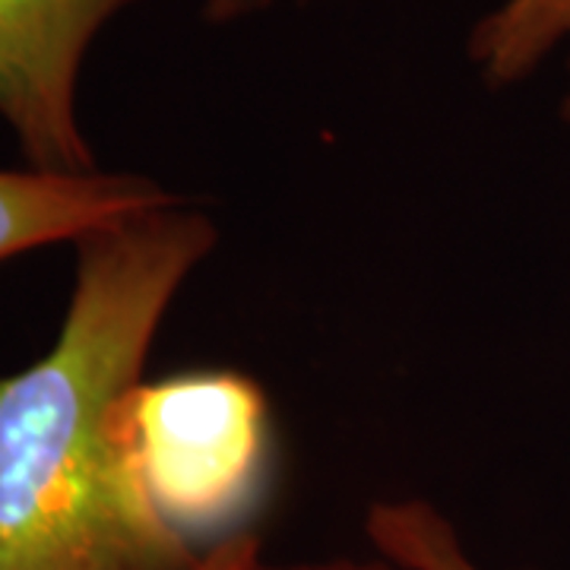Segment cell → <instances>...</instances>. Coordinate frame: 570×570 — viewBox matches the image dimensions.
Masks as SVG:
<instances>
[{
    "label": "cell",
    "mask_w": 570,
    "mask_h": 570,
    "mask_svg": "<svg viewBox=\"0 0 570 570\" xmlns=\"http://www.w3.org/2000/svg\"><path fill=\"white\" fill-rule=\"evenodd\" d=\"M213 238L178 200L77 242L55 346L0 377V570H187L200 558L142 489L118 409Z\"/></svg>",
    "instance_id": "6da1fadb"
},
{
    "label": "cell",
    "mask_w": 570,
    "mask_h": 570,
    "mask_svg": "<svg viewBox=\"0 0 570 570\" xmlns=\"http://www.w3.org/2000/svg\"><path fill=\"white\" fill-rule=\"evenodd\" d=\"M570 41V0H504L472 29L469 58L494 86L530 77L551 51ZM570 121V92L564 99Z\"/></svg>",
    "instance_id": "5b68a950"
},
{
    "label": "cell",
    "mask_w": 570,
    "mask_h": 570,
    "mask_svg": "<svg viewBox=\"0 0 570 570\" xmlns=\"http://www.w3.org/2000/svg\"><path fill=\"white\" fill-rule=\"evenodd\" d=\"M130 3L137 0H0V118L29 168H96L77 115L82 58Z\"/></svg>",
    "instance_id": "3957f363"
},
{
    "label": "cell",
    "mask_w": 570,
    "mask_h": 570,
    "mask_svg": "<svg viewBox=\"0 0 570 570\" xmlns=\"http://www.w3.org/2000/svg\"><path fill=\"white\" fill-rule=\"evenodd\" d=\"M242 3H245V0H216V7H223V10H228V13H232L235 7H242Z\"/></svg>",
    "instance_id": "9c48e42d"
},
{
    "label": "cell",
    "mask_w": 570,
    "mask_h": 570,
    "mask_svg": "<svg viewBox=\"0 0 570 570\" xmlns=\"http://www.w3.org/2000/svg\"><path fill=\"white\" fill-rule=\"evenodd\" d=\"M178 204L163 184L130 171L0 168V264Z\"/></svg>",
    "instance_id": "277c9868"
},
{
    "label": "cell",
    "mask_w": 570,
    "mask_h": 570,
    "mask_svg": "<svg viewBox=\"0 0 570 570\" xmlns=\"http://www.w3.org/2000/svg\"><path fill=\"white\" fill-rule=\"evenodd\" d=\"M118 422L146 494L190 542L238 523L257 501L269 428L254 381L232 371L140 381Z\"/></svg>",
    "instance_id": "7a4b0ae2"
},
{
    "label": "cell",
    "mask_w": 570,
    "mask_h": 570,
    "mask_svg": "<svg viewBox=\"0 0 570 570\" xmlns=\"http://www.w3.org/2000/svg\"><path fill=\"white\" fill-rule=\"evenodd\" d=\"M365 532L374 551L406 570H482L460 532L425 501H381L367 510Z\"/></svg>",
    "instance_id": "8992f818"
},
{
    "label": "cell",
    "mask_w": 570,
    "mask_h": 570,
    "mask_svg": "<svg viewBox=\"0 0 570 570\" xmlns=\"http://www.w3.org/2000/svg\"><path fill=\"white\" fill-rule=\"evenodd\" d=\"M254 570H406L393 564L387 558H371V561H355V558H333V561H298V564H266L264 558L254 564Z\"/></svg>",
    "instance_id": "ba28073f"
},
{
    "label": "cell",
    "mask_w": 570,
    "mask_h": 570,
    "mask_svg": "<svg viewBox=\"0 0 570 570\" xmlns=\"http://www.w3.org/2000/svg\"><path fill=\"white\" fill-rule=\"evenodd\" d=\"M257 561H261V539L254 532H228L187 570H254Z\"/></svg>",
    "instance_id": "52a82bcc"
}]
</instances>
